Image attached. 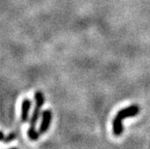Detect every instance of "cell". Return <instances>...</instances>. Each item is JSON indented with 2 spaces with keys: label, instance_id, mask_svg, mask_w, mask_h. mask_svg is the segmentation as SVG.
<instances>
[{
  "label": "cell",
  "instance_id": "cell-1",
  "mask_svg": "<svg viewBox=\"0 0 150 149\" xmlns=\"http://www.w3.org/2000/svg\"><path fill=\"white\" fill-rule=\"evenodd\" d=\"M139 113V107L138 105H132L130 107H127L125 109H120L117 112V114L114 117L112 121V132L114 136L119 137L123 134V120L128 117H133L138 115Z\"/></svg>",
  "mask_w": 150,
  "mask_h": 149
},
{
  "label": "cell",
  "instance_id": "cell-2",
  "mask_svg": "<svg viewBox=\"0 0 150 149\" xmlns=\"http://www.w3.org/2000/svg\"><path fill=\"white\" fill-rule=\"evenodd\" d=\"M34 98H35L36 105H35L32 116H31V119H30V128L28 129V131H27V136L31 141H37L40 137V133L36 131V124H37L38 119H39V116H40L41 107H43V105L45 103L44 94L41 91L35 92Z\"/></svg>",
  "mask_w": 150,
  "mask_h": 149
},
{
  "label": "cell",
  "instance_id": "cell-3",
  "mask_svg": "<svg viewBox=\"0 0 150 149\" xmlns=\"http://www.w3.org/2000/svg\"><path fill=\"white\" fill-rule=\"evenodd\" d=\"M52 119V112L50 109L44 110L42 113V121H41V125L39 128L40 134H45L49 130Z\"/></svg>",
  "mask_w": 150,
  "mask_h": 149
},
{
  "label": "cell",
  "instance_id": "cell-4",
  "mask_svg": "<svg viewBox=\"0 0 150 149\" xmlns=\"http://www.w3.org/2000/svg\"><path fill=\"white\" fill-rule=\"evenodd\" d=\"M32 102L29 99H24L21 103V119L22 123H25L29 119V113Z\"/></svg>",
  "mask_w": 150,
  "mask_h": 149
},
{
  "label": "cell",
  "instance_id": "cell-5",
  "mask_svg": "<svg viewBox=\"0 0 150 149\" xmlns=\"http://www.w3.org/2000/svg\"><path fill=\"white\" fill-rule=\"evenodd\" d=\"M16 138H17V134H16V133H10L9 135H7V137H4L3 141H4L5 143H9V142H11L14 141V139H16Z\"/></svg>",
  "mask_w": 150,
  "mask_h": 149
},
{
  "label": "cell",
  "instance_id": "cell-6",
  "mask_svg": "<svg viewBox=\"0 0 150 149\" xmlns=\"http://www.w3.org/2000/svg\"><path fill=\"white\" fill-rule=\"evenodd\" d=\"M3 138H4V133L0 131V141H3Z\"/></svg>",
  "mask_w": 150,
  "mask_h": 149
},
{
  "label": "cell",
  "instance_id": "cell-7",
  "mask_svg": "<svg viewBox=\"0 0 150 149\" xmlns=\"http://www.w3.org/2000/svg\"><path fill=\"white\" fill-rule=\"evenodd\" d=\"M10 149H18V148H16V147H15V148H10Z\"/></svg>",
  "mask_w": 150,
  "mask_h": 149
}]
</instances>
